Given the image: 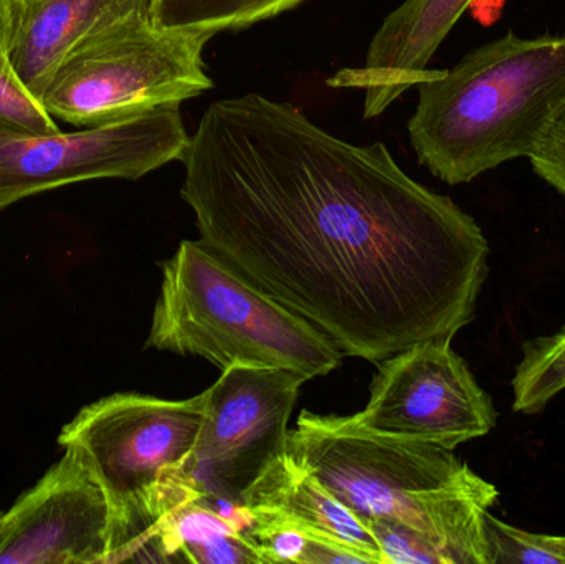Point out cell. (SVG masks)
<instances>
[{
    "mask_svg": "<svg viewBox=\"0 0 565 564\" xmlns=\"http://www.w3.org/2000/svg\"><path fill=\"white\" fill-rule=\"evenodd\" d=\"M146 348L204 358L222 371L285 368L308 381L338 370L344 357L318 328L238 274L201 238L182 241L162 264Z\"/></svg>",
    "mask_w": 565,
    "mask_h": 564,
    "instance_id": "obj_4",
    "label": "cell"
},
{
    "mask_svg": "<svg viewBox=\"0 0 565 564\" xmlns=\"http://www.w3.org/2000/svg\"><path fill=\"white\" fill-rule=\"evenodd\" d=\"M17 0H0V55H9L15 23Z\"/></svg>",
    "mask_w": 565,
    "mask_h": 564,
    "instance_id": "obj_22",
    "label": "cell"
},
{
    "mask_svg": "<svg viewBox=\"0 0 565 564\" xmlns=\"http://www.w3.org/2000/svg\"><path fill=\"white\" fill-rule=\"evenodd\" d=\"M244 506L252 513L301 530L308 539L332 540L364 550L377 556L382 564L367 525L286 453L252 486Z\"/></svg>",
    "mask_w": 565,
    "mask_h": 564,
    "instance_id": "obj_13",
    "label": "cell"
},
{
    "mask_svg": "<svg viewBox=\"0 0 565 564\" xmlns=\"http://www.w3.org/2000/svg\"><path fill=\"white\" fill-rule=\"evenodd\" d=\"M182 162L201 241L344 357L381 363L475 320L488 238L384 142L248 93L205 109Z\"/></svg>",
    "mask_w": 565,
    "mask_h": 564,
    "instance_id": "obj_1",
    "label": "cell"
},
{
    "mask_svg": "<svg viewBox=\"0 0 565 564\" xmlns=\"http://www.w3.org/2000/svg\"><path fill=\"white\" fill-rule=\"evenodd\" d=\"M3 513L0 564H109L108 496L72 449Z\"/></svg>",
    "mask_w": 565,
    "mask_h": 564,
    "instance_id": "obj_10",
    "label": "cell"
},
{
    "mask_svg": "<svg viewBox=\"0 0 565 564\" xmlns=\"http://www.w3.org/2000/svg\"><path fill=\"white\" fill-rule=\"evenodd\" d=\"M475 0H405L385 17L359 68L339 72L329 85L364 92V118L381 116L437 70L428 63Z\"/></svg>",
    "mask_w": 565,
    "mask_h": 564,
    "instance_id": "obj_11",
    "label": "cell"
},
{
    "mask_svg": "<svg viewBox=\"0 0 565 564\" xmlns=\"http://www.w3.org/2000/svg\"><path fill=\"white\" fill-rule=\"evenodd\" d=\"M141 15H152V0H17L7 60L20 83L40 102L63 62L109 30Z\"/></svg>",
    "mask_w": 565,
    "mask_h": 564,
    "instance_id": "obj_12",
    "label": "cell"
},
{
    "mask_svg": "<svg viewBox=\"0 0 565 564\" xmlns=\"http://www.w3.org/2000/svg\"><path fill=\"white\" fill-rule=\"evenodd\" d=\"M565 391V350L543 357H523L513 377V409L540 414Z\"/></svg>",
    "mask_w": 565,
    "mask_h": 564,
    "instance_id": "obj_15",
    "label": "cell"
},
{
    "mask_svg": "<svg viewBox=\"0 0 565 564\" xmlns=\"http://www.w3.org/2000/svg\"><path fill=\"white\" fill-rule=\"evenodd\" d=\"M565 350V324L556 333L534 338L523 344V357H543Z\"/></svg>",
    "mask_w": 565,
    "mask_h": 564,
    "instance_id": "obj_21",
    "label": "cell"
},
{
    "mask_svg": "<svg viewBox=\"0 0 565 564\" xmlns=\"http://www.w3.org/2000/svg\"><path fill=\"white\" fill-rule=\"evenodd\" d=\"M382 564H450L448 556L427 536L392 520L367 523Z\"/></svg>",
    "mask_w": 565,
    "mask_h": 564,
    "instance_id": "obj_17",
    "label": "cell"
},
{
    "mask_svg": "<svg viewBox=\"0 0 565 564\" xmlns=\"http://www.w3.org/2000/svg\"><path fill=\"white\" fill-rule=\"evenodd\" d=\"M306 377L285 368L234 366L205 393L194 450L172 470L207 499L244 506L262 473L286 453L288 421Z\"/></svg>",
    "mask_w": 565,
    "mask_h": 564,
    "instance_id": "obj_8",
    "label": "cell"
},
{
    "mask_svg": "<svg viewBox=\"0 0 565 564\" xmlns=\"http://www.w3.org/2000/svg\"><path fill=\"white\" fill-rule=\"evenodd\" d=\"M205 393L185 401L121 393L83 407L58 437L85 460L108 496L111 563L145 562L161 520V490L188 462L204 419Z\"/></svg>",
    "mask_w": 565,
    "mask_h": 564,
    "instance_id": "obj_5",
    "label": "cell"
},
{
    "mask_svg": "<svg viewBox=\"0 0 565 564\" xmlns=\"http://www.w3.org/2000/svg\"><path fill=\"white\" fill-rule=\"evenodd\" d=\"M0 125L19 131H58L55 119L17 78L9 60L0 55Z\"/></svg>",
    "mask_w": 565,
    "mask_h": 564,
    "instance_id": "obj_16",
    "label": "cell"
},
{
    "mask_svg": "<svg viewBox=\"0 0 565 564\" xmlns=\"http://www.w3.org/2000/svg\"><path fill=\"white\" fill-rule=\"evenodd\" d=\"M534 542L540 543L544 549L550 550L551 553L565 564V536L557 535H543V533H533Z\"/></svg>",
    "mask_w": 565,
    "mask_h": 564,
    "instance_id": "obj_23",
    "label": "cell"
},
{
    "mask_svg": "<svg viewBox=\"0 0 565 564\" xmlns=\"http://www.w3.org/2000/svg\"><path fill=\"white\" fill-rule=\"evenodd\" d=\"M3 513H0V525H2Z\"/></svg>",
    "mask_w": 565,
    "mask_h": 564,
    "instance_id": "obj_24",
    "label": "cell"
},
{
    "mask_svg": "<svg viewBox=\"0 0 565 564\" xmlns=\"http://www.w3.org/2000/svg\"><path fill=\"white\" fill-rule=\"evenodd\" d=\"M377 364L365 409L332 416L344 429L455 450L497 427L493 401L448 341L414 344Z\"/></svg>",
    "mask_w": 565,
    "mask_h": 564,
    "instance_id": "obj_9",
    "label": "cell"
},
{
    "mask_svg": "<svg viewBox=\"0 0 565 564\" xmlns=\"http://www.w3.org/2000/svg\"><path fill=\"white\" fill-rule=\"evenodd\" d=\"M189 142L179 108L73 132L19 131L0 125V209L75 182L136 181L182 161Z\"/></svg>",
    "mask_w": 565,
    "mask_h": 564,
    "instance_id": "obj_7",
    "label": "cell"
},
{
    "mask_svg": "<svg viewBox=\"0 0 565 564\" xmlns=\"http://www.w3.org/2000/svg\"><path fill=\"white\" fill-rule=\"evenodd\" d=\"M212 36L135 17L63 62L40 103L79 128L179 108L214 86L202 56Z\"/></svg>",
    "mask_w": 565,
    "mask_h": 564,
    "instance_id": "obj_6",
    "label": "cell"
},
{
    "mask_svg": "<svg viewBox=\"0 0 565 564\" xmlns=\"http://www.w3.org/2000/svg\"><path fill=\"white\" fill-rule=\"evenodd\" d=\"M286 454L367 525L392 520L427 536L450 564H490L493 483L434 444L369 436L302 411Z\"/></svg>",
    "mask_w": 565,
    "mask_h": 564,
    "instance_id": "obj_3",
    "label": "cell"
},
{
    "mask_svg": "<svg viewBox=\"0 0 565 564\" xmlns=\"http://www.w3.org/2000/svg\"><path fill=\"white\" fill-rule=\"evenodd\" d=\"M381 564L377 556L332 540H308L299 564Z\"/></svg>",
    "mask_w": 565,
    "mask_h": 564,
    "instance_id": "obj_20",
    "label": "cell"
},
{
    "mask_svg": "<svg viewBox=\"0 0 565 564\" xmlns=\"http://www.w3.org/2000/svg\"><path fill=\"white\" fill-rule=\"evenodd\" d=\"M490 564H563L554 553L534 542L533 533L487 517Z\"/></svg>",
    "mask_w": 565,
    "mask_h": 564,
    "instance_id": "obj_18",
    "label": "cell"
},
{
    "mask_svg": "<svg viewBox=\"0 0 565 564\" xmlns=\"http://www.w3.org/2000/svg\"><path fill=\"white\" fill-rule=\"evenodd\" d=\"M305 0H152L156 23L217 33L274 19Z\"/></svg>",
    "mask_w": 565,
    "mask_h": 564,
    "instance_id": "obj_14",
    "label": "cell"
},
{
    "mask_svg": "<svg viewBox=\"0 0 565 564\" xmlns=\"http://www.w3.org/2000/svg\"><path fill=\"white\" fill-rule=\"evenodd\" d=\"M530 161L541 179L565 195V109L547 129Z\"/></svg>",
    "mask_w": 565,
    "mask_h": 564,
    "instance_id": "obj_19",
    "label": "cell"
},
{
    "mask_svg": "<svg viewBox=\"0 0 565 564\" xmlns=\"http://www.w3.org/2000/svg\"><path fill=\"white\" fill-rule=\"evenodd\" d=\"M408 138L450 185L527 158L565 109V35L507 33L417 86Z\"/></svg>",
    "mask_w": 565,
    "mask_h": 564,
    "instance_id": "obj_2",
    "label": "cell"
}]
</instances>
